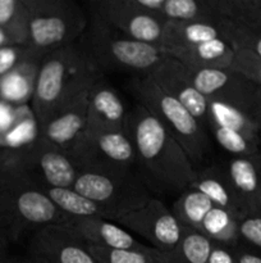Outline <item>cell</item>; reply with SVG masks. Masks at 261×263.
Returning a JSON list of instances; mask_svg holds the SVG:
<instances>
[{
	"mask_svg": "<svg viewBox=\"0 0 261 263\" xmlns=\"http://www.w3.org/2000/svg\"><path fill=\"white\" fill-rule=\"evenodd\" d=\"M125 133L135 148L138 176L150 192L181 194L191 186L197 170L186 152L138 103L128 112Z\"/></svg>",
	"mask_w": 261,
	"mask_h": 263,
	"instance_id": "6da1fadb",
	"label": "cell"
},
{
	"mask_svg": "<svg viewBox=\"0 0 261 263\" xmlns=\"http://www.w3.org/2000/svg\"><path fill=\"white\" fill-rule=\"evenodd\" d=\"M101 76L77 43L46 55L38 67L31 99L37 126L89 92Z\"/></svg>",
	"mask_w": 261,
	"mask_h": 263,
	"instance_id": "7a4b0ae2",
	"label": "cell"
},
{
	"mask_svg": "<svg viewBox=\"0 0 261 263\" xmlns=\"http://www.w3.org/2000/svg\"><path fill=\"white\" fill-rule=\"evenodd\" d=\"M77 45L100 73H151L164 53L158 46L140 43L89 14V25Z\"/></svg>",
	"mask_w": 261,
	"mask_h": 263,
	"instance_id": "3957f363",
	"label": "cell"
},
{
	"mask_svg": "<svg viewBox=\"0 0 261 263\" xmlns=\"http://www.w3.org/2000/svg\"><path fill=\"white\" fill-rule=\"evenodd\" d=\"M129 89L138 104L151 113L183 148L194 168L205 167L212 152L207 128L181 103L164 92L150 76L135 77L130 81Z\"/></svg>",
	"mask_w": 261,
	"mask_h": 263,
	"instance_id": "277c9868",
	"label": "cell"
},
{
	"mask_svg": "<svg viewBox=\"0 0 261 263\" xmlns=\"http://www.w3.org/2000/svg\"><path fill=\"white\" fill-rule=\"evenodd\" d=\"M66 220L67 216L36 185L14 172L0 170V233L8 240Z\"/></svg>",
	"mask_w": 261,
	"mask_h": 263,
	"instance_id": "5b68a950",
	"label": "cell"
},
{
	"mask_svg": "<svg viewBox=\"0 0 261 263\" xmlns=\"http://www.w3.org/2000/svg\"><path fill=\"white\" fill-rule=\"evenodd\" d=\"M28 9L27 48L44 59L76 44L89 25V13L74 0H25Z\"/></svg>",
	"mask_w": 261,
	"mask_h": 263,
	"instance_id": "8992f818",
	"label": "cell"
},
{
	"mask_svg": "<svg viewBox=\"0 0 261 263\" xmlns=\"http://www.w3.org/2000/svg\"><path fill=\"white\" fill-rule=\"evenodd\" d=\"M0 170L25 177L38 189H72L79 174L67 152L38 135L28 144L0 154Z\"/></svg>",
	"mask_w": 261,
	"mask_h": 263,
	"instance_id": "52a82bcc",
	"label": "cell"
},
{
	"mask_svg": "<svg viewBox=\"0 0 261 263\" xmlns=\"http://www.w3.org/2000/svg\"><path fill=\"white\" fill-rule=\"evenodd\" d=\"M67 154L78 172L124 175L137 167L135 148L125 131L86 128Z\"/></svg>",
	"mask_w": 261,
	"mask_h": 263,
	"instance_id": "ba28073f",
	"label": "cell"
},
{
	"mask_svg": "<svg viewBox=\"0 0 261 263\" xmlns=\"http://www.w3.org/2000/svg\"><path fill=\"white\" fill-rule=\"evenodd\" d=\"M72 189L99 204L110 221L143 207L153 198L145 182L135 172L124 175L79 172Z\"/></svg>",
	"mask_w": 261,
	"mask_h": 263,
	"instance_id": "9c48e42d",
	"label": "cell"
},
{
	"mask_svg": "<svg viewBox=\"0 0 261 263\" xmlns=\"http://www.w3.org/2000/svg\"><path fill=\"white\" fill-rule=\"evenodd\" d=\"M87 13L140 43L160 48L165 22L143 9L137 0H91Z\"/></svg>",
	"mask_w": 261,
	"mask_h": 263,
	"instance_id": "30bf717a",
	"label": "cell"
},
{
	"mask_svg": "<svg viewBox=\"0 0 261 263\" xmlns=\"http://www.w3.org/2000/svg\"><path fill=\"white\" fill-rule=\"evenodd\" d=\"M191 77L194 86L207 102L222 103L253 117L261 105V86L235 69L191 71Z\"/></svg>",
	"mask_w": 261,
	"mask_h": 263,
	"instance_id": "8fae6325",
	"label": "cell"
},
{
	"mask_svg": "<svg viewBox=\"0 0 261 263\" xmlns=\"http://www.w3.org/2000/svg\"><path fill=\"white\" fill-rule=\"evenodd\" d=\"M113 222L133 231L151 244V248L169 253L182 238V225L170 210L156 198H151L143 207L119 216Z\"/></svg>",
	"mask_w": 261,
	"mask_h": 263,
	"instance_id": "7c38bea8",
	"label": "cell"
},
{
	"mask_svg": "<svg viewBox=\"0 0 261 263\" xmlns=\"http://www.w3.org/2000/svg\"><path fill=\"white\" fill-rule=\"evenodd\" d=\"M27 263H100L89 246L63 223L44 226L28 243Z\"/></svg>",
	"mask_w": 261,
	"mask_h": 263,
	"instance_id": "4fadbf2b",
	"label": "cell"
},
{
	"mask_svg": "<svg viewBox=\"0 0 261 263\" xmlns=\"http://www.w3.org/2000/svg\"><path fill=\"white\" fill-rule=\"evenodd\" d=\"M148 76L164 92L181 103L207 128V99L194 86L191 71L184 64L164 54Z\"/></svg>",
	"mask_w": 261,
	"mask_h": 263,
	"instance_id": "5bb4252c",
	"label": "cell"
},
{
	"mask_svg": "<svg viewBox=\"0 0 261 263\" xmlns=\"http://www.w3.org/2000/svg\"><path fill=\"white\" fill-rule=\"evenodd\" d=\"M64 226L91 248L142 251L148 246L136 240L125 229L101 217H67Z\"/></svg>",
	"mask_w": 261,
	"mask_h": 263,
	"instance_id": "9a60e30c",
	"label": "cell"
},
{
	"mask_svg": "<svg viewBox=\"0 0 261 263\" xmlns=\"http://www.w3.org/2000/svg\"><path fill=\"white\" fill-rule=\"evenodd\" d=\"M128 112L119 92L104 76L100 77L90 91L87 127L96 131H125Z\"/></svg>",
	"mask_w": 261,
	"mask_h": 263,
	"instance_id": "2e32d148",
	"label": "cell"
},
{
	"mask_svg": "<svg viewBox=\"0 0 261 263\" xmlns=\"http://www.w3.org/2000/svg\"><path fill=\"white\" fill-rule=\"evenodd\" d=\"M90 91L81 95L64 109L59 110L45 123L37 126L38 136L46 139L49 143L54 144L61 151L68 152L77 138L87 127Z\"/></svg>",
	"mask_w": 261,
	"mask_h": 263,
	"instance_id": "e0dca14e",
	"label": "cell"
},
{
	"mask_svg": "<svg viewBox=\"0 0 261 263\" xmlns=\"http://www.w3.org/2000/svg\"><path fill=\"white\" fill-rule=\"evenodd\" d=\"M189 187L201 192L214 203V205L225 210L237 220L241 221L247 216V212L228 176L227 170L223 167L207 164L197 170L196 177Z\"/></svg>",
	"mask_w": 261,
	"mask_h": 263,
	"instance_id": "ac0fdd59",
	"label": "cell"
},
{
	"mask_svg": "<svg viewBox=\"0 0 261 263\" xmlns=\"http://www.w3.org/2000/svg\"><path fill=\"white\" fill-rule=\"evenodd\" d=\"M163 53L179 61L191 71H201L230 68L235 51L229 43L220 37L186 48L170 49Z\"/></svg>",
	"mask_w": 261,
	"mask_h": 263,
	"instance_id": "d6986e66",
	"label": "cell"
},
{
	"mask_svg": "<svg viewBox=\"0 0 261 263\" xmlns=\"http://www.w3.org/2000/svg\"><path fill=\"white\" fill-rule=\"evenodd\" d=\"M225 170L247 215L261 211V152L251 157H234Z\"/></svg>",
	"mask_w": 261,
	"mask_h": 263,
	"instance_id": "ffe728a7",
	"label": "cell"
},
{
	"mask_svg": "<svg viewBox=\"0 0 261 263\" xmlns=\"http://www.w3.org/2000/svg\"><path fill=\"white\" fill-rule=\"evenodd\" d=\"M137 3L165 23L212 21L217 17L212 0H137Z\"/></svg>",
	"mask_w": 261,
	"mask_h": 263,
	"instance_id": "44dd1931",
	"label": "cell"
},
{
	"mask_svg": "<svg viewBox=\"0 0 261 263\" xmlns=\"http://www.w3.org/2000/svg\"><path fill=\"white\" fill-rule=\"evenodd\" d=\"M41 61L42 59L32 55L17 68L0 77V100L12 107H23L32 99Z\"/></svg>",
	"mask_w": 261,
	"mask_h": 263,
	"instance_id": "7402d4cb",
	"label": "cell"
},
{
	"mask_svg": "<svg viewBox=\"0 0 261 263\" xmlns=\"http://www.w3.org/2000/svg\"><path fill=\"white\" fill-rule=\"evenodd\" d=\"M220 39V33L212 21H189V22H166L164 26L161 51L186 48L196 44Z\"/></svg>",
	"mask_w": 261,
	"mask_h": 263,
	"instance_id": "603a6c76",
	"label": "cell"
},
{
	"mask_svg": "<svg viewBox=\"0 0 261 263\" xmlns=\"http://www.w3.org/2000/svg\"><path fill=\"white\" fill-rule=\"evenodd\" d=\"M199 233L206 236L211 243L233 247L241 243L240 220L223 208L214 207L202 220Z\"/></svg>",
	"mask_w": 261,
	"mask_h": 263,
	"instance_id": "cb8c5ba5",
	"label": "cell"
},
{
	"mask_svg": "<svg viewBox=\"0 0 261 263\" xmlns=\"http://www.w3.org/2000/svg\"><path fill=\"white\" fill-rule=\"evenodd\" d=\"M209 122L216 123L261 143V133L255 117L237 108L222 103L207 102V123Z\"/></svg>",
	"mask_w": 261,
	"mask_h": 263,
	"instance_id": "d4e9b609",
	"label": "cell"
},
{
	"mask_svg": "<svg viewBox=\"0 0 261 263\" xmlns=\"http://www.w3.org/2000/svg\"><path fill=\"white\" fill-rule=\"evenodd\" d=\"M214 207V203L205 194L188 187L178 195L171 205V213L183 228L199 231L202 220Z\"/></svg>",
	"mask_w": 261,
	"mask_h": 263,
	"instance_id": "484cf974",
	"label": "cell"
},
{
	"mask_svg": "<svg viewBox=\"0 0 261 263\" xmlns=\"http://www.w3.org/2000/svg\"><path fill=\"white\" fill-rule=\"evenodd\" d=\"M49 199L56 205L60 212H63L67 217H101L106 218L105 211L83 197L74 189H63V187H45L41 189ZM107 220V218H106Z\"/></svg>",
	"mask_w": 261,
	"mask_h": 263,
	"instance_id": "4316f807",
	"label": "cell"
},
{
	"mask_svg": "<svg viewBox=\"0 0 261 263\" xmlns=\"http://www.w3.org/2000/svg\"><path fill=\"white\" fill-rule=\"evenodd\" d=\"M212 243L201 233L182 226L178 246L169 253H163L166 263H209Z\"/></svg>",
	"mask_w": 261,
	"mask_h": 263,
	"instance_id": "83f0119b",
	"label": "cell"
},
{
	"mask_svg": "<svg viewBox=\"0 0 261 263\" xmlns=\"http://www.w3.org/2000/svg\"><path fill=\"white\" fill-rule=\"evenodd\" d=\"M0 28L13 44L27 46L28 9L25 0H0Z\"/></svg>",
	"mask_w": 261,
	"mask_h": 263,
	"instance_id": "f1b7e54d",
	"label": "cell"
},
{
	"mask_svg": "<svg viewBox=\"0 0 261 263\" xmlns=\"http://www.w3.org/2000/svg\"><path fill=\"white\" fill-rule=\"evenodd\" d=\"M217 15L261 31V0H212Z\"/></svg>",
	"mask_w": 261,
	"mask_h": 263,
	"instance_id": "f546056e",
	"label": "cell"
},
{
	"mask_svg": "<svg viewBox=\"0 0 261 263\" xmlns=\"http://www.w3.org/2000/svg\"><path fill=\"white\" fill-rule=\"evenodd\" d=\"M215 26L220 37L233 48L245 49L261 59V31L245 27L220 15L215 18Z\"/></svg>",
	"mask_w": 261,
	"mask_h": 263,
	"instance_id": "4dcf8cb0",
	"label": "cell"
},
{
	"mask_svg": "<svg viewBox=\"0 0 261 263\" xmlns=\"http://www.w3.org/2000/svg\"><path fill=\"white\" fill-rule=\"evenodd\" d=\"M207 130H210L212 138L225 152L232 154L233 158L234 157L256 156L261 152L260 141L252 140L242 134L222 127L212 122L207 123Z\"/></svg>",
	"mask_w": 261,
	"mask_h": 263,
	"instance_id": "1f68e13d",
	"label": "cell"
},
{
	"mask_svg": "<svg viewBox=\"0 0 261 263\" xmlns=\"http://www.w3.org/2000/svg\"><path fill=\"white\" fill-rule=\"evenodd\" d=\"M89 248L100 263H166L164 254L151 247L142 251Z\"/></svg>",
	"mask_w": 261,
	"mask_h": 263,
	"instance_id": "d6a6232c",
	"label": "cell"
},
{
	"mask_svg": "<svg viewBox=\"0 0 261 263\" xmlns=\"http://www.w3.org/2000/svg\"><path fill=\"white\" fill-rule=\"evenodd\" d=\"M234 49V61H233L230 68L241 72L245 74L247 79L255 82L256 85L261 86V59L252 54L251 51L245 49L233 48Z\"/></svg>",
	"mask_w": 261,
	"mask_h": 263,
	"instance_id": "836d02e7",
	"label": "cell"
},
{
	"mask_svg": "<svg viewBox=\"0 0 261 263\" xmlns=\"http://www.w3.org/2000/svg\"><path fill=\"white\" fill-rule=\"evenodd\" d=\"M32 55L30 49L23 45L10 44L0 48V77L9 73Z\"/></svg>",
	"mask_w": 261,
	"mask_h": 263,
	"instance_id": "e575fe53",
	"label": "cell"
},
{
	"mask_svg": "<svg viewBox=\"0 0 261 263\" xmlns=\"http://www.w3.org/2000/svg\"><path fill=\"white\" fill-rule=\"evenodd\" d=\"M240 235L247 246L261 249V211L250 213L240 221Z\"/></svg>",
	"mask_w": 261,
	"mask_h": 263,
	"instance_id": "d590c367",
	"label": "cell"
},
{
	"mask_svg": "<svg viewBox=\"0 0 261 263\" xmlns=\"http://www.w3.org/2000/svg\"><path fill=\"white\" fill-rule=\"evenodd\" d=\"M209 263H238V261L230 247L212 243Z\"/></svg>",
	"mask_w": 261,
	"mask_h": 263,
	"instance_id": "8d00e7d4",
	"label": "cell"
},
{
	"mask_svg": "<svg viewBox=\"0 0 261 263\" xmlns=\"http://www.w3.org/2000/svg\"><path fill=\"white\" fill-rule=\"evenodd\" d=\"M230 248H232L238 263H261V254L256 253V252L251 251L250 248L243 246L242 241L238 243L237 246L230 247Z\"/></svg>",
	"mask_w": 261,
	"mask_h": 263,
	"instance_id": "74e56055",
	"label": "cell"
},
{
	"mask_svg": "<svg viewBox=\"0 0 261 263\" xmlns=\"http://www.w3.org/2000/svg\"><path fill=\"white\" fill-rule=\"evenodd\" d=\"M8 243H9V240L5 238L4 234L0 233V262H3L4 259H7L5 258V252H7Z\"/></svg>",
	"mask_w": 261,
	"mask_h": 263,
	"instance_id": "f35d334b",
	"label": "cell"
},
{
	"mask_svg": "<svg viewBox=\"0 0 261 263\" xmlns=\"http://www.w3.org/2000/svg\"><path fill=\"white\" fill-rule=\"evenodd\" d=\"M10 44H13L12 41H10V39L8 37L7 33L0 28V48H3V46L5 45H10Z\"/></svg>",
	"mask_w": 261,
	"mask_h": 263,
	"instance_id": "ab89813d",
	"label": "cell"
},
{
	"mask_svg": "<svg viewBox=\"0 0 261 263\" xmlns=\"http://www.w3.org/2000/svg\"><path fill=\"white\" fill-rule=\"evenodd\" d=\"M255 120H256V122H257L258 128H260V133H261V105H260V107H258V109L256 110Z\"/></svg>",
	"mask_w": 261,
	"mask_h": 263,
	"instance_id": "60d3db41",
	"label": "cell"
},
{
	"mask_svg": "<svg viewBox=\"0 0 261 263\" xmlns=\"http://www.w3.org/2000/svg\"><path fill=\"white\" fill-rule=\"evenodd\" d=\"M0 263H22V262H17V261H10V259H4L3 262Z\"/></svg>",
	"mask_w": 261,
	"mask_h": 263,
	"instance_id": "b9f144b4",
	"label": "cell"
}]
</instances>
